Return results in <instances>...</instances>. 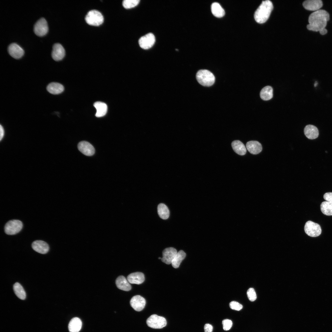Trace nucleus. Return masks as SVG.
Masks as SVG:
<instances>
[{
	"instance_id": "1",
	"label": "nucleus",
	"mask_w": 332,
	"mask_h": 332,
	"mask_svg": "<svg viewBox=\"0 0 332 332\" xmlns=\"http://www.w3.org/2000/svg\"><path fill=\"white\" fill-rule=\"evenodd\" d=\"M330 19L329 13L324 10H319L312 13L309 16V24L307 26V29L314 31H319L322 35L326 34L327 30L325 28L327 22Z\"/></svg>"
},
{
	"instance_id": "2",
	"label": "nucleus",
	"mask_w": 332,
	"mask_h": 332,
	"mask_svg": "<svg viewBox=\"0 0 332 332\" xmlns=\"http://www.w3.org/2000/svg\"><path fill=\"white\" fill-rule=\"evenodd\" d=\"M273 8L272 2L269 0L263 1L254 13V17L258 23H264L268 20Z\"/></svg>"
},
{
	"instance_id": "3",
	"label": "nucleus",
	"mask_w": 332,
	"mask_h": 332,
	"mask_svg": "<svg viewBox=\"0 0 332 332\" xmlns=\"http://www.w3.org/2000/svg\"><path fill=\"white\" fill-rule=\"evenodd\" d=\"M196 78L198 82L205 86H210L215 82V78L213 74L206 69L199 70L196 74Z\"/></svg>"
},
{
	"instance_id": "4",
	"label": "nucleus",
	"mask_w": 332,
	"mask_h": 332,
	"mask_svg": "<svg viewBox=\"0 0 332 332\" xmlns=\"http://www.w3.org/2000/svg\"><path fill=\"white\" fill-rule=\"evenodd\" d=\"M85 20L89 25L98 26L101 25L104 22V18L102 14L96 10L89 11L85 17Z\"/></svg>"
},
{
	"instance_id": "5",
	"label": "nucleus",
	"mask_w": 332,
	"mask_h": 332,
	"mask_svg": "<svg viewBox=\"0 0 332 332\" xmlns=\"http://www.w3.org/2000/svg\"><path fill=\"white\" fill-rule=\"evenodd\" d=\"M22 227V223L21 221L16 219L11 220L6 224L4 227L5 232L8 235H14L19 232Z\"/></svg>"
},
{
	"instance_id": "6",
	"label": "nucleus",
	"mask_w": 332,
	"mask_h": 332,
	"mask_svg": "<svg viewBox=\"0 0 332 332\" xmlns=\"http://www.w3.org/2000/svg\"><path fill=\"white\" fill-rule=\"evenodd\" d=\"M147 325L153 329H161L166 326L167 321L165 318L156 314H152L147 320Z\"/></svg>"
},
{
	"instance_id": "7",
	"label": "nucleus",
	"mask_w": 332,
	"mask_h": 332,
	"mask_svg": "<svg viewBox=\"0 0 332 332\" xmlns=\"http://www.w3.org/2000/svg\"><path fill=\"white\" fill-rule=\"evenodd\" d=\"M304 231L306 234L312 237L319 236L322 232L320 225L311 221H308L306 223Z\"/></svg>"
},
{
	"instance_id": "8",
	"label": "nucleus",
	"mask_w": 332,
	"mask_h": 332,
	"mask_svg": "<svg viewBox=\"0 0 332 332\" xmlns=\"http://www.w3.org/2000/svg\"><path fill=\"white\" fill-rule=\"evenodd\" d=\"M34 30L35 34L38 36H42L47 34L48 27L47 21L44 18H41L36 22Z\"/></svg>"
},
{
	"instance_id": "9",
	"label": "nucleus",
	"mask_w": 332,
	"mask_h": 332,
	"mask_svg": "<svg viewBox=\"0 0 332 332\" xmlns=\"http://www.w3.org/2000/svg\"><path fill=\"white\" fill-rule=\"evenodd\" d=\"M155 42V37L152 33H148L142 36L138 41L140 46L144 49H148L152 47Z\"/></svg>"
},
{
	"instance_id": "10",
	"label": "nucleus",
	"mask_w": 332,
	"mask_h": 332,
	"mask_svg": "<svg viewBox=\"0 0 332 332\" xmlns=\"http://www.w3.org/2000/svg\"><path fill=\"white\" fill-rule=\"evenodd\" d=\"M130 304L135 310L140 311L144 308L146 304V300L141 296L136 295L131 298L130 301Z\"/></svg>"
},
{
	"instance_id": "11",
	"label": "nucleus",
	"mask_w": 332,
	"mask_h": 332,
	"mask_svg": "<svg viewBox=\"0 0 332 332\" xmlns=\"http://www.w3.org/2000/svg\"><path fill=\"white\" fill-rule=\"evenodd\" d=\"M177 253V250L173 247H170L165 249L162 252V261L167 264L171 263Z\"/></svg>"
},
{
	"instance_id": "12",
	"label": "nucleus",
	"mask_w": 332,
	"mask_h": 332,
	"mask_svg": "<svg viewBox=\"0 0 332 332\" xmlns=\"http://www.w3.org/2000/svg\"><path fill=\"white\" fill-rule=\"evenodd\" d=\"M65 55V51L63 46L59 43L54 44L53 46L51 56L55 61L61 60Z\"/></svg>"
},
{
	"instance_id": "13",
	"label": "nucleus",
	"mask_w": 332,
	"mask_h": 332,
	"mask_svg": "<svg viewBox=\"0 0 332 332\" xmlns=\"http://www.w3.org/2000/svg\"><path fill=\"white\" fill-rule=\"evenodd\" d=\"M8 51L11 57L16 59L21 58L24 54L23 49L18 45L14 43H11L9 45Z\"/></svg>"
},
{
	"instance_id": "14",
	"label": "nucleus",
	"mask_w": 332,
	"mask_h": 332,
	"mask_svg": "<svg viewBox=\"0 0 332 332\" xmlns=\"http://www.w3.org/2000/svg\"><path fill=\"white\" fill-rule=\"evenodd\" d=\"M78 150L83 154L87 156H91L95 153V149L93 145L89 143L86 141H82L78 144Z\"/></svg>"
},
{
	"instance_id": "15",
	"label": "nucleus",
	"mask_w": 332,
	"mask_h": 332,
	"mask_svg": "<svg viewBox=\"0 0 332 332\" xmlns=\"http://www.w3.org/2000/svg\"><path fill=\"white\" fill-rule=\"evenodd\" d=\"M32 247L35 251L42 254H45L49 251L48 244L45 242L40 240L34 241L32 244Z\"/></svg>"
},
{
	"instance_id": "16",
	"label": "nucleus",
	"mask_w": 332,
	"mask_h": 332,
	"mask_svg": "<svg viewBox=\"0 0 332 332\" xmlns=\"http://www.w3.org/2000/svg\"><path fill=\"white\" fill-rule=\"evenodd\" d=\"M302 5L306 10L316 11L320 10L323 3L321 0H307L303 2Z\"/></svg>"
},
{
	"instance_id": "17",
	"label": "nucleus",
	"mask_w": 332,
	"mask_h": 332,
	"mask_svg": "<svg viewBox=\"0 0 332 332\" xmlns=\"http://www.w3.org/2000/svg\"><path fill=\"white\" fill-rule=\"evenodd\" d=\"M246 147L248 151L253 154H259L262 149L261 144L257 141L251 140L247 142Z\"/></svg>"
},
{
	"instance_id": "18",
	"label": "nucleus",
	"mask_w": 332,
	"mask_h": 332,
	"mask_svg": "<svg viewBox=\"0 0 332 332\" xmlns=\"http://www.w3.org/2000/svg\"><path fill=\"white\" fill-rule=\"evenodd\" d=\"M127 279L130 283L140 284L144 282L145 278L144 275L142 273L136 272L129 275Z\"/></svg>"
},
{
	"instance_id": "19",
	"label": "nucleus",
	"mask_w": 332,
	"mask_h": 332,
	"mask_svg": "<svg viewBox=\"0 0 332 332\" xmlns=\"http://www.w3.org/2000/svg\"><path fill=\"white\" fill-rule=\"evenodd\" d=\"M304 133L306 136L310 139H314L317 138L319 135L318 128L315 126L309 124L306 125L304 128Z\"/></svg>"
},
{
	"instance_id": "20",
	"label": "nucleus",
	"mask_w": 332,
	"mask_h": 332,
	"mask_svg": "<svg viewBox=\"0 0 332 332\" xmlns=\"http://www.w3.org/2000/svg\"><path fill=\"white\" fill-rule=\"evenodd\" d=\"M116 283L117 288L120 290L128 291L131 289L130 283L123 276H119L116 280Z\"/></svg>"
},
{
	"instance_id": "21",
	"label": "nucleus",
	"mask_w": 332,
	"mask_h": 332,
	"mask_svg": "<svg viewBox=\"0 0 332 332\" xmlns=\"http://www.w3.org/2000/svg\"><path fill=\"white\" fill-rule=\"evenodd\" d=\"M82 325L81 320L78 318L74 317L69 322L68 329L69 332H79L81 330Z\"/></svg>"
},
{
	"instance_id": "22",
	"label": "nucleus",
	"mask_w": 332,
	"mask_h": 332,
	"mask_svg": "<svg viewBox=\"0 0 332 332\" xmlns=\"http://www.w3.org/2000/svg\"><path fill=\"white\" fill-rule=\"evenodd\" d=\"M47 89L50 93L56 95L62 92L64 90V87L62 85L59 83L52 82L47 85Z\"/></svg>"
},
{
	"instance_id": "23",
	"label": "nucleus",
	"mask_w": 332,
	"mask_h": 332,
	"mask_svg": "<svg viewBox=\"0 0 332 332\" xmlns=\"http://www.w3.org/2000/svg\"><path fill=\"white\" fill-rule=\"evenodd\" d=\"M93 105L97 110L95 114L96 117H101L106 114L107 111V106L105 103L100 101H97Z\"/></svg>"
},
{
	"instance_id": "24",
	"label": "nucleus",
	"mask_w": 332,
	"mask_h": 332,
	"mask_svg": "<svg viewBox=\"0 0 332 332\" xmlns=\"http://www.w3.org/2000/svg\"><path fill=\"white\" fill-rule=\"evenodd\" d=\"M231 146L234 151L239 155L243 156L246 154L247 150L246 148L241 141L239 140L233 141Z\"/></svg>"
},
{
	"instance_id": "25",
	"label": "nucleus",
	"mask_w": 332,
	"mask_h": 332,
	"mask_svg": "<svg viewBox=\"0 0 332 332\" xmlns=\"http://www.w3.org/2000/svg\"><path fill=\"white\" fill-rule=\"evenodd\" d=\"M211 9L212 14L216 17H222L225 14L224 10L217 2H214L212 4Z\"/></svg>"
},
{
	"instance_id": "26",
	"label": "nucleus",
	"mask_w": 332,
	"mask_h": 332,
	"mask_svg": "<svg viewBox=\"0 0 332 332\" xmlns=\"http://www.w3.org/2000/svg\"><path fill=\"white\" fill-rule=\"evenodd\" d=\"M273 90L272 87L267 86L261 90L260 95L261 98L264 101H268L271 99L273 96Z\"/></svg>"
},
{
	"instance_id": "27",
	"label": "nucleus",
	"mask_w": 332,
	"mask_h": 332,
	"mask_svg": "<svg viewBox=\"0 0 332 332\" xmlns=\"http://www.w3.org/2000/svg\"><path fill=\"white\" fill-rule=\"evenodd\" d=\"M157 212L160 217L163 219H168L169 216V211L166 205L162 203L159 204L157 207Z\"/></svg>"
},
{
	"instance_id": "28",
	"label": "nucleus",
	"mask_w": 332,
	"mask_h": 332,
	"mask_svg": "<svg viewBox=\"0 0 332 332\" xmlns=\"http://www.w3.org/2000/svg\"><path fill=\"white\" fill-rule=\"evenodd\" d=\"M13 290L17 296L21 300H24L26 297V292L22 286L16 282L13 285Z\"/></svg>"
},
{
	"instance_id": "29",
	"label": "nucleus",
	"mask_w": 332,
	"mask_h": 332,
	"mask_svg": "<svg viewBox=\"0 0 332 332\" xmlns=\"http://www.w3.org/2000/svg\"><path fill=\"white\" fill-rule=\"evenodd\" d=\"M186 256V253L182 250H180L177 252L171 263L173 267L175 268H178Z\"/></svg>"
},
{
	"instance_id": "30",
	"label": "nucleus",
	"mask_w": 332,
	"mask_h": 332,
	"mask_svg": "<svg viewBox=\"0 0 332 332\" xmlns=\"http://www.w3.org/2000/svg\"><path fill=\"white\" fill-rule=\"evenodd\" d=\"M322 212L327 215H332V202L323 201L321 204Z\"/></svg>"
},
{
	"instance_id": "31",
	"label": "nucleus",
	"mask_w": 332,
	"mask_h": 332,
	"mask_svg": "<svg viewBox=\"0 0 332 332\" xmlns=\"http://www.w3.org/2000/svg\"><path fill=\"white\" fill-rule=\"evenodd\" d=\"M140 2V0H124L123 1V6L126 9H130L136 6Z\"/></svg>"
},
{
	"instance_id": "32",
	"label": "nucleus",
	"mask_w": 332,
	"mask_h": 332,
	"mask_svg": "<svg viewBox=\"0 0 332 332\" xmlns=\"http://www.w3.org/2000/svg\"><path fill=\"white\" fill-rule=\"evenodd\" d=\"M247 295L249 299L251 302L255 301L256 299V295L254 288H249L247 292Z\"/></svg>"
},
{
	"instance_id": "33",
	"label": "nucleus",
	"mask_w": 332,
	"mask_h": 332,
	"mask_svg": "<svg viewBox=\"0 0 332 332\" xmlns=\"http://www.w3.org/2000/svg\"><path fill=\"white\" fill-rule=\"evenodd\" d=\"M223 329L225 331L229 330L231 327L232 325V321L229 319H225L223 320L222 322Z\"/></svg>"
},
{
	"instance_id": "34",
	"label": "nucleus",
	"mask_w": 332,
	"mask_h": 332,
	"mask_svg": "<svg viewBox=\"0 0 332 332\" xmlns=\"http://www.w3.org/2000/svg\"><path fill=\"white\" fill-rule=\"evenodd\" d=\"M229 306L231 309L237 311L240 310L243 308V306L241 304L235 301L231 302L229 304Z\"/></svg>"
},
{
	"instance_id": "35",
	"label": "nucleus",
	"mask_w": 332,
	"mask_h": 332,
	"mask_svg": "<svg viewBox=\"0 0 332 332\" xmlns=\"http://www.w3.org/2000/svg\"><path fill=\"white\" fill-rule=\"evenodd\" d=\"M323 198L327 201L332 202V192H328L325 193L324 195Z\"/></svg>"
},
{
	"instance_id": "36",
	"label": "nucleus",
	"mask_w": 332,
	"mask_h": 332,
	"mask_svg": "<svg viewBox=\"0 0 332 332\" xmlns=\"http://www.w3.org/2000/svg\"><path fill=\"white\" fill-rule=\"evenodd\" d=\"M204 332H212L213 327L212 326L209 324H206L204 327Z\"/></svg>"
},
{
	"instance_id": "37",
	"label": "nucleus",
	"mask_w": 332,
	"mask_h": 332,
	"mask_svg": "<svg viewBox=\"0 0 332 332\" xmlns=\"http://www.w3.org/2000/svg\"><path fill=\"white\" fill-rule=\"evenodd\" d=\"M5 130H4V129L3 127L1 125H0V141H1L3 140V138H4V136H5Z\"/></svg>"
},
{
	"instance_id": "38",
	"label": "nucleus",
	"mask_w": 332,
	"mask_h": 332,
	"mask_svg": "<svg viewBox=\"0 0 332 332\" xmlns=\"http://www.w3.org/2000/svg\"><path fill=\"white\" fill-rule=\"evenodd\" d=\"M161 259V258L160 257H159V258H158V259Z\"/></svg>"
}]
</instances>
